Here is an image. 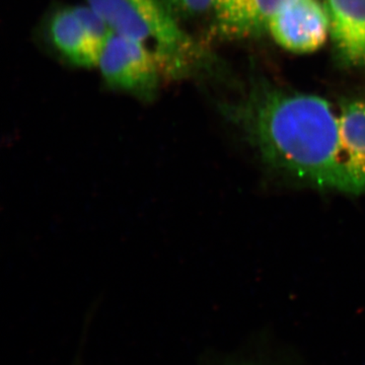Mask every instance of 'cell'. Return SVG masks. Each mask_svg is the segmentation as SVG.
Returning <instances> with one entry per match:
<instances>
[{
	"instance_id": "cell-1",
	"label": "cell",
	"mask_w": 365,
	"mask_h": 365,
	"mask_svg": "<svg viewBox=\"0 0 365 365\" xmlns=\"http://www.w3.org/2000/svg\"><path fill=\"white\" fill-rule=\"evenodd\" d=\"M230 116L270 167L318 188L352 193L341 153L339 117L325 98L261 90Z\"/></svg>"
},
{
	"instance_id": "cell-2",
	"label": "cell",
	"mask_w": 365,
	"mask_h": 365,
	"mask_svg": "<svg viewBox=\"0 0 365 365\" xmlns=\"http://www.w3.org/2000/svg\"><path fill=\"white\" fill-rule=\"evenodd\" d=\"M113 33L145 47L157 59L163 76L179 78L199 59L195 41L160 0H88Z\"/></svg>"
},
{
	"instance_id": "cell-3",
	"label": "cell",
	"mask_w": 365,
	"mask_h": 365,
	"mask_svg": "<svg viewBox=\"0 0 365 365\" xmlns=\"http://www.w3.org/2000/svg\"><path fill=\"white\" fill-rule=\"evenodd\" d=\"M108 86L144 101L153 100L163 76L157 59L135 41L113 33L98 63Z\"/></svg>"
},
{
	"instance_id": "cell-4",
	"label": "cell",
	"mask_w": 365,
	"mask_h": 365,
	"mask_svg": "<svg viewBox=\"0 0 365 365\" xmlns=\"http://www.w3.org/2000/svg\"><path fill=\"white\" fill-rule=\"evenodd\" d=\"M112 30L90 6L62 9L53 16L50 35L57 49L74 66H98Z\"/></svg>"
},
{
	"instance_id": "cell-5",
	"label": "cell",
	"mask_w": 365,
	"mask_h": 365,
	"mask_svg": "<svg viewBox=\"0 0 365 365\" xmlns=\"http://www.w3.org/2000/svg\"><path fill=\"white\" fill-rule=\"evenodd\" d=\"M267 31L287 51L309 54L330 36V19L319 0H288L269 21Z\"/></svg>"
},
{
	"instance_id": "cell-6",
	"label": "cell",
	"mask_w": 365,
	"mask_h": 365,
	"mask_svg": "<svg viewBox=\"0 0 365 365\" xmlns=\"http://www.w3.org/2000/svg\"><path fill=\"white\" fill-rule=\"evenodd\" d=\"M330 36L347 66L365 67V0H324Z\"/></svg>"
},
{
	"instance_id": "cell-7",
	"label": "cell",
	"mask_w": 365,
	"mask_h": 365,
	"mask_svg": "<svg viewBox=\"0 0 365 365\" xmlns=\"http://www.w3.org/2000/svg\"><path fill=\"white\" fill-rule=\"evenodd\" d=\"M288 0H215L218 32L230 39H248L266 32L269 21Z\"/></svg>"
},
{
	"instance_id": "cell-8",
	"label": "cell",
	"mask_w": 365,
	"mask_h": 365,
	"mask_svg": "<svg viewBox=\"0 0 365 365\" xmlns=\"http://www.w3.org/2000/svg\"><path fill=\"white\" fill-rule=\"evenodd\" d=\"M340 143L342 160L353 194L365 192V98L341 106Z\"/></svg>"
},
{
	"instance_id": "cell-9",
	"label": "cell",
	"mask_w": 365,
	"mask_h": 365,
	"mask_svg": "<svg viewBox=\"0 0 365 365\" xmlns=\"http://www.w3.org/2000/svg\"><path fill=\"white\" fill-rule=\"evenodd\" d=\"M174 14L196 16L213 9L215 0H160Z\"/></svg>"
}]
</instances>
